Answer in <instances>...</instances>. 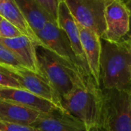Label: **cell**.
Returning a JSON list of instances; mask_svg holds the SVG:
<instances>
[{
	"label": "cell",
	"mask_w": 131,
	"mask_h": 131,
	"mask_svg": "<svg viewBox=\"0 0 131 131\" xmlns=\"http://www.w3.org/2000/svg\"><path fill=\"white\" fill-rule=\"evenodd\" d=\"M101 41V88L131 91V39Z\"/></svg>",
	"instance_id": "cell-1"
},
{
	"label": "cell",
	"mask_w": 131,
	"mask_h": 131,
	"mask_svg": "<svg viewBox=\"0 0 131 131\" xmlns=\"http://www.w3.org/2000/svg\"><path fill=\"white\" fill-rule=\"evenodd\" d=\"M35 51L39 71L58 95L61 102L76 87L92 91L74 69L51 50L42 45H35Z\"/></svg>",
	"instance_id": "cell-2"
},
{
	"label": "cell",
	"mask_w": 131,
	"mask_h": 131,
	"mask_svg": "<svg viewBox=\"0 0 131 131\" xmlns=\"http://www.w3.org/2000/svg\"><path fill=\"white\" fill-rule=\"evenodd\" d=\"M101 130L131 131V91L101 88Z\"/></svg>",
	"instance_id": "cell-3"
},
{
	"label": "cell",
	"mask_w": 131,
	"mask_h": 131,
	"mask_svg": "<svg viewBox=\"0 0 131 131\" xmlns=\"http://www.w3.org/2000/svg\"><path fill=\"white\" fill-rule=\"evenodd\" d=\"M37 36L44 47L68 63L84 79L92 91L99 93L101 91V88L94 81L91 74L85 70L77 58L67 35L58 25L48 22L43 29L37 33Z\"/></svg>",
	"instance_id": "cell-4"
},
{
	"label": "cell",
	"mask_w": 131,
	"mask_h": 131,
	"mask_svg": "<svg viewBox=\"0 0 131 131\" xmlns=\"http://www.w3.org/2000/svg\"><path fill=\"white\" fill-rule=\"evenodd\" d=\"M64 111L80 120L88 131L99 129L101 120V91L94 93L87 88L76 87L61 99Z\"/></svg>",
	"instance_id": "cell-5"
},
{
	"label": "cell",
	"mask_w": 131,
	"mask_h": 131,
	"mask_svg": "<svg viewBox=\"0 0 131 131\" xmlns=\"http://www.w3.org/2000/svg\"><path fill=\"white\" fill-rule=\"evenodd\" d=\"M76 22L102 38L106 31V0H64Z\"/></svg>",
	"instance_id": "cell-6"
},
{
	"label": "cell",
	"mask_w": 131,
	"mask_h": 131,
	"mask_svg": "<svg viewBox=\"0 0 131 131\" xmlns=\"http://www.w3.org/2000/svg\"><path fill=\"white\" fill-rule=\"evenodd\" d=\"M3 68L17 81L21 89L51 102L58 108L64 111L62 108L60 97L54 91L48 81L41 74L35 73L25 67Z\"/></svg>",
	"instance_id": "cell-7"
},
{
	"label": "cell",
	"mask_w": 131,
	"mask_h": 131,
	"mask_svg": "<svg viewBox=\"0 0 131 131\" xmlns=\"http://www.w3.org/2000/svg\"><path fill=\"white\" fill-rule=\"evenodd\" d=\"M130 12L121 0H106L105 21L107 29L102 39L117 42L127 35Z\"/></svg>",
	"instance_id": "cell-8"
},
{
	"label": "cell",
	"mask_w": 131,
	"mask_h": 131,
	"mask_svg": "<svg viewBox=\"0 0 131 131\" xmlns=\"http://www.w3.org/2000/svg\"><path fill=\"white\" fill-rule=\"evenodd\" d=\"M31 127L38 131H88L80 120L59 108L40 113Z\"/></svg>",
	"instance_id": "cell-9"
},
{
	"label": "cell",
	"mask_w": 131,
	"mask_h": 131,
	"mask_svg": "<svg viewBox=\"0 0 131 131\" xmlns=\"http://www.w3.org/2000/svg\"><path fill=\"white\" fill-rule=\"evenodd\" d=\"M0 101L21 105L40 113H48L58 108L48 101L16 88L0 87Z\"/></svg>",
	"instance_id": "cell-10"
},
{
	"label": "cell",
	"mask_w": 131,
	"mask_h": 131,
	"mask_svg": "<svg viewBox=\"0 0 131 131\" xmlns=\"http://www.w3.org/2000/svg\"><path fill=\"white\" fill-rule=\"evenodd\" d=\"M58 25L67 35L71 42V47L77 58H78V60L83 65V67L85 68V70L88 72L91 73L88 64L85 57V54L82 47L78 25L75 19L72 16L64 0H61L60 4H59Z\"/></svg>",
	"instance_id": "cell-11"
},
{
	"label": "cell",
	"mask_w": 131,
	"mask_h": 131,
	"mask_svg": "<svg viewBox=\"0 0 131 131\" xmlns=\"http://www.w3.org/2000/svg\"><path fill=\"white\" fill-rule=\"evenodd\" d=\"M0 44L8 49L25 68L41 74L38 65L35 44L29 38L25 35L13 38H0Z\"/></svg>",
	"instance_id": "cell-12"
},
{
	"label": "cell",
	"mask_w": 131,
	"mask_h": 131,
	"mask_svg": "<svg viewBox=\"0 0 131 131\" xmlns=\"http://www.w3.org/2000/svg\"><path fill=\"white\" fill-rule=\"evenodd\" d=\"M78 24V23H77ZM78 25L80 37L85 57L92 74V77L97 85L101 88L100 69H101V37L94 31Z\"/></svg>",
	"instance_id": "cell-13"
},
{
	"label": "cell",
	"mask_w": 131,
	"mask_h": 131,
	"mask_svg": "<svg viewBox=\"0 0 131 131\" xmlns=\"http://www.w3.org/2000/svg\"><path fill=\"white\" fill-rule=\"evenodd\" d=\"M0 15L16 27L23 35L29 38L35 44V45L43 46L37 35L33 31L27 22L15 1L0 0Z\"/></svg>",
	"instance_id": "cell-14"
},
{
	"label": "cell",
	"mask_w": 131,
	"mask_h": 131,
	"mask_svg": "<svg viewBox=\"0 0 131 131\" xmlns=\"http://www.w3.org/2000/svg\"><path fill=\"white\" fill-rule=\"evenodd\" d=\"M40 112L35 110L0 101V121L24 126H31Z\"/></svg>",
	"instance_id": "cell-15"
},
{
	"label": "cell",
	"mask_w": 131,
	"mask_h": 131,
	"mask_svg": "<svg viewBox=\"0 0 131 131\" xmlns=\"http://www.w3.org/2000/svg\"><path fill=\"white\" fill-rule=\"evenodd\" d=\"M15 2L27 22L36 35L48 22L52 23L51 18L37 0H18Z\"/></svg>",
	"instance_id": "cell-16"
},
{
	"label": "cell",
	"mask_w": 131,
	"mask_h": 131,
	"mask_svg": "<svg viewBox=\"0 0 131 131\" xmlns=\"http://www.w3.org/2000/svg\"><path fill=\"white\" fill-rule=\"evenodd\" d=\"M45 13L51 18L52 23L58 25V10L61 0H37Z\"/></svg>",
	"instance_id": "cell-17"
},
{
	"label": "cell",
	"mask_w": 131,
	"mask_h": 131,
	"mask_svg": "<svg viewBox=\"0 0 131 131\" xmlns=\"http://www.w3.org/2000/svg\"><path fill=\"white\" fill-rule=\"evenodd\" d=\"M0 66L3 67H24L21 61L5 47L0 44Z\"/></svg>",
	"instance_id": "cell-18"
},
{
	"label": "cell",
	"mask_w": 131,
	"mask_h": 131,
	"mask_svg": "<svg viewBox=\"0 0 131 131\" xmlns=\"http://www.w3.org/2000/svg\"><path fill=\"white\" fill-rule=\"evenodd\" d=\"M23 35L21 32L12 24L5 19L0 21V38H13Z\"/></svg>",
	"instance_id": "cell-19"
},
{
	"label": "cell",
	"mask_w": 131,
	"mask_h": 131,
	"mask_svg": "<svg viewBox=\"0 0 131 131\" xmlns=\"http://www.w3.org/2000/svg\"><path fill=\"white\" fill-rule=\"evenodd\" d=\"M0 87L21 88L17 81L12 78L2 66H0Z\"/></svg>",
	"instance_id": "cell-20"
},
{
	"label": "cell",
	"mask_w": 131,
	"mask_h": 131,
	"mask_svg": "<svg viewBox=\"0 0 131 131\" xmlns=\"http://www.w3.org/2000/svg\"><path fill=\"white\" fill-rule=\"evenodd\" d=\"M0 131H38L31 126H24L0 121Z\"/></svg>",
	"instance_id": "cell-21"
},
{
	"label": "cell",
	"mask_w": 131,
	"mask_h": 131,
	"mask_svg": "<svg viewBox=\"0 0 131 131\" xmlns=\"http://www.w3.org/2000/svg\"><path fill=\"white\" fill-rule=\"evenodd\" d=\"M124 38H127L131 39V14L130 16V22H129V31H128L127 35Z\"/></svg>",
	"instance_id": "cell-22"
},
{
	"label": "cell",
	"mask_w": 131,
	"mask_h": 131,
	"mask_svg": "<svg viewBox=\"0 0 131 131\" xmlns=\"http://www.w3.org/2000/svg\"><path fill=\"white\" fill-rule=\"evenodd\" d=\"M124 4L126 5V7L127 8V9L129 10V12L131 14V0H127V1H124Z\"/></svg>",
	"instance_id": "cell-23"
},
{
	"label": "cell",
	"mask_w": 131,
	"mask_h": 131,
	"mask_svg": "<svg viewBox=\"0 0 131 131\" xmlns=\"http://www.w3.org/2000/svg\"><path fill=\"white\" fill-rule=\"evenodd\" d=\"M91 131H104L102 130H101V129H94V130H92Z\"/></svg>",
	"instance_id": "cell-24"
},
{
	"label": "cell",
	"mask_w": 131,
	"mask_h": 131,
	"mask_svg": "<svg viewBox=\"0 0 131 131\" xmlns=\"http://www.w3.org/2000/svg\"><path fill=\"white\" fill-rule=\"evenodd\" d=\"M2 19H3V18H2V16L0 15V21H2Z\"/></svg>",
	"instance_id": "cell-25"
}]
</instances>
